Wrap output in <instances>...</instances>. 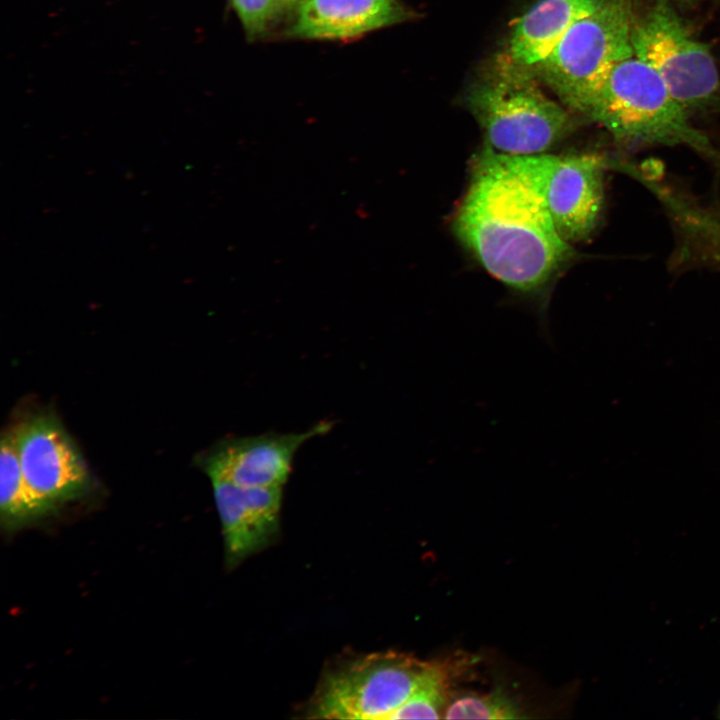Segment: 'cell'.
<instances>
[{
	"mask_svg": "<svg viewBox=\"0 0 720 720\" xmlns=\"http://www.w3.org/2000/svg\"><path fill=\"white\" fill-rule=\"evenodd\" d=\"M453 229L490 275L520 292L545 286L575 254L516 156L487 144L475 158Z\"/></svg>",
	"mask_w": 720,
	"mask_h": 720,
	"instance_id": "6da1fadb",
	"label": "cell"
},
{
	"mask_svg": "<svg viewBox=\"0 0 720 720\" xmlns=\"http://www.w3.org/2000/svg\"><path fill=\"white\" fill-rule=\"evenodd\" d=\"M466 105L486 144L506 155L545 153L577 127L574 113L545 94L534 70L503 52L469 89Z\"/></svg>",
	"mask_w": 720,
	"mask_h": 720,
	"instance_id": "7a4b0ae2",
	"label": "cell"
},
{
	"mask_svg": "<svg viewBox=\"0 0 720 720\" xmlns=\"http://www.w3.org/2000/svg\"><path fill=\"white\" fill-rule=\"evenodd\" d=\"M585 117L618 141L632 145H684L720 164V152L691 124L689 114L659 75L634 55L610 71Z\"/></svg>",
	"mask_w": 720,
	"mask_h": 720,
	"instance_id": "3957f363",
	"label": "cell"
},
{
	"mask_svg": "<svg viewBox=\"0 0 720 720\" xmlns=\"http://www.w3.org/2000/svg\"><path fill=\"white\" fill-rule=\"evenodd\" d=\"M630 0H602L575 22L533 68L538 79L574 114H585L610 71L633 55Z\"/></svg>",
	"mask_w": 720,
	"mask_h": 720,
	"instance_id": "277c9868",
	"label": "cell"
},
{
	"mask_svg": "<svg viewBox=\"0 0 720 720\" xmlns=\"http://www.w3.org/2000/svg\"><path fill=\"white\" fill-rule=\"evenodd\" d=\"M432 666L395 651L354 656L324 673L306 709L312 719H390Z\"/></svg>",
	"mask_w": 720,
	"mask_h": 720,
	"instance_id": "5b68a950",
	"label": "cell"
},
{
	"mask_svg": "<svg viewBox=\"0 0 720 720\" xmlns=\"http://www.w3.org/2000/svg\"><path fill=\"white\" fill-rule=\"evenodd\" d=\"M633 55L651 67L690 115L712 107L720 96V78L709 47L687 28L667 0H655L636 17Z\"/></svg>",
	"mask_w": 720,
	"mask_h": 720,
	"instance_id": "8992f818",
	"label": "cell"
},
{
	"mask_svg": "<svg viewBox=\"0 0 720 720\" xmlns=\"http://www.w3.org/2000/svg\"><path fill=\"white\" fill-rule=\"evenodd\" d=\"M515 156L541 191L562 238L570 244L589 239L603 211L608 160L593 152Z\"/></svg>",
	"mask_w": 720,
	"mask_h": 720,
	"instance_id": "52a82bcc",
	"label": "cell"
},
{
	"mask_svg": "<svg viewBox=\"0 0 720 720\" xmlns=\"http://www.w3.org/2000/svg\"><path fill=\"white\" fill-rule=\"evenodd\" d=\"M14 431L24 478L42 502L53 509L88 491L86 465L55 417H33Z\"/></svg>",
	"mask_w": 720,
	"mask_h": 720,
	"instance_id": "ba28073f",
	"label": "cell"
},
{
	"mask_svg": "<svg viewBox=\"0 0 720 720\" xmlns=\"http://www.w3.org/2000/svg\"><path fill=\"white\" fill-rule=\"evenodd\" d=\"M320 422L301 433H266L224 440L204 455L201 465L210 478L244 487H283L293 459L309 439L328 432Z\"/></svg>",
	"mask_w": 720,
	"mask_h": 720,
	"instance_id": "9c48e42d",
	"label": "cell"
},
{
	"mask_svg": "<svg viewBox=\"0 0 720 720\" xmlns=\"http://www.w3.org/2000/svg\"><path fill=\"white\" fill-rule=\"evenodd\" d=\"M224 539L225 562L234 568L278 535L283 487H244L210 478Z\"/></svg>",
	"mask_w": 720,
	"mask_h": 720,
	"instance_id": "30bf717a",
	"label": "cell"
},
{
	"mask_svg": "<svg viewBox=\"0 0 720 720\" xmlns=\"http://www.w3.org/2000/svg\"><path fill=\"white\" fill-rule=\"evenodd\" d=\"M406 17L398 0H306L297 7L291 33L308 39H344Z\"/></svg>",
	"mask_w": 720,
	"mask_h": 720,
	"instance_id": "8fae6325",
	"label": "cell"
},
{
	"mask_svg": "<svg viewBox=\"0 0 720 720\" xmlns=\"http://www.w3.org/2000/svg\"><path fill=\"white\" fill-rule=\"evenodd\" d=\"M602 0H540L513 25L503 53L529 68L536 67L579 19Z\"/></svg>",
	"mask_w": 720,
	"mask_h": 720,
	"instance_id": "7c38bea8",
	"label": "cell"
},
{
	"mask_svg": "<svg viewBox=\"0 0 720 720\" xmlns=\"http://www.w3.org/2000/svg\"><path fill=\"white\" fill-rule=\"evenodd\" d=\"M0 519L7 531L18 530L52 510L28 486L19 461L15 431L0 446Z\"/></svg>",
	"mask_w": 720,
	"mask_h": 720,
	"instance_id": "4fadbf2b",
	"label": "cell"
},
{
	"mask_svg": "<svg viewBox=\"0 0 720 720\" xmlns=\"http://www.w3.org/2000/svg\"><path fill=\"white\" fill-rule=\"evenodd\" d=\"M448 662H432L424 679L409 698L393 714L392 719H439L449 703V681L452 666Z\"/></svg>",
	"mask_w": 720,
	"mask_h": 720,
	"instance_id": "5bb4252c",
	"label": "cell"
},
{
	"mask_svg": "<svg viewBox=\"0 0 720 720\" xmlns=\"http://www.w3.org/2000/svg\"><path fill=\"white\" fill-rule=\"evenodd\" d=\"M517 703L501 690L487 694L464 693L449 701L444 711L445 719H519Z\"/></svg>",
	"mask_w": 720,
	"mask_h": 720,
	"instance_id": "9a60e30c",
	"label": "cell"
},
{
	"mask_svg": "<svg viewBox=\"0 0 720 720\" xmlns=\"http://www.w3.org/2000/svg\"><path fill=\"white\" fill-rule=\"evenodd\" d=\"M232 3L250 34L262 32L284 9V0H232Z\"/></svg>",
	"mask_w": 720,
	"mask_h": 720,
	"instance_id": "2e32d148",
	"label": "cell"
},
{
	"mask_svg": "<svg viewBox=\"0 0 720 720\" xmlns=\"http://www.w3.org/2000/svg\"><path fill=\"white\" fill-rule=\"evenodd\" d=\"M306 0H284V8L298 7Z\"/></svg>",
	"mask_w": 720,
	"mask_h": 720,
	"instance_id": "e0dca14e",
	"label": "cell"
},
{
	"mask_svg": "<svg viewBox=\"0 0 720 720\" xmlns=\"http://www.w3.org/2000/svg\"><path fill=\"white\" fill-rule=\"evenodd\" d=\"M684 1H689V0H684Z\"/></svg>",
	"mask_w": 720,
	"mask_h": 720,
	"instance_id": "ac0fdd59",
	"label": "cell"
}]
</instances>
